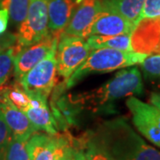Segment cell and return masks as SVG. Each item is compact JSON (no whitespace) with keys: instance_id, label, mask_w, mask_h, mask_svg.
I'll return each mask as SVG.
<instances>
[{"instance_id":"obj_8","label":"cell","mask_w":160,"mask_h":160,"mask_svg":"<svg viewBox=\"0 0 160 160\" xmlns=\"http://www.w3.org/2000/svg\"><path fill=\"white\" fill-rule=\"evenodd\" d=\"M126 104L136 130L152 144L160 148V109L134 96L128 98Z\"/></svg>"},{"instance_id":"obj_7","label":"cell","mask_w":160,"mask_h":160,"mask_svg":"<svg viewBox=\"0 0 160 160\" xmlns=\"http://www.w3.org/2000/svg\"><path fill=\"white\" fill-rule=\"evenodd\" d=\"M48 0H30L27 16L19 26L17 44L20 47L32 45L49 34Z\"/></svg>"},{"instance_id":"obj_17","label":"cell","mask_w":160,"mask_h":160,"mask_svg":"<svg viewBox=\"0 0 160 160\" xmlns=\"http://www.w3.org/2000/svg\"><path fill=\"white\" fill-rule=\"evenodd\" d=\"M144 0H102L103 6L120 13L134 26L140 20Z\"/></svg>"},{"instance_id":"obj_10","label":"cell","mask_w":160,"mask_h":160,"mask_svg":"<svg viewBox=\"0 0 160 160\" xmlns=\"http://www.w3.org/2000/svg\"><path fill=\"white\" fill-rule=\"evenodd\" d=\"M59 37L49 32L44 38L32 45L20 47L14 57L13 73L16 81L41 62L51 51L54 42Z\"/></svg>"},{"instance_id":"obj_18","label":"cell","mask_w":160,"mask_h":160,"mask_svg":"<svg viewBox=\"0 0 160 160\" xmlns=\"http://www.w3.org/2000/svg\"><path fill=\"white\" fill-rule=\"evenodd\" d=\"M30 0H0V8L6 9L12 22L20 26L27 16Z\"/></svg>"},{"instance_id":"obj_13","label":"cell","mask_w":160,"mask_h":160,"mask_svg":"<svg viewBox=\"0 0 160 160\" xmlns=\"http://www.w3.org/2000/svg\"><path fill=\"white\" fill-rule=\"evenodd\" d=\"M24 113L38 132H46L50 134L58 133L60 127L47 105V99L31 97L30 106Z\"/></svg>"},{"instance_id":"obj_24","label":"cell","mask_w":160,"mask_h":160,"mask_svg":"<svg viewBox=\"0 0 160 160\" xmlns=\"http://www.w3.org/2000/svg\"><path fill=\"white\" fill-rule=\"evenodd\" d=\"M13 137L12 132L7 126L3 113L0 109V160H3L8 144Z\"/></svg>"},{"instance_id":"obj_26","label":"cell","mask_w":160,"mask_h":160,"mask_svg":"<svg viewBox=\"0 0 160 160\" xmlns=\"http://www.w3.org/2000/svg\"><path fill=\"white\" fill-rule=\"evenodd\" d=\"M9 22V13L6 9H0V35L6 33Z\"/></svg>"},{"instance_id":"obj_19","label":"cell","mask_w":160,"mask_h":160,"mask_svg":"<svg viewBox=\"0 0 160 160\" xmlns=\"http://www.w3.org/2000/svg\"><path fill=\"white\" fill-rule=\"evenodd\" d=\"M6 97L10 102L23 112L30 106L31 97L17 82L6 86Z\"/></svg>"},{"instance_id":"obj_3","label":"cell","mask_w":160,"mask_h":160,"mask_svg":"<svg viewBox=\"0 0 160 160\" xmlns=\"http://www.w3.org/2000/svg\"><path fill=\"white\" fill-rule=\"evenodd\" d=\"M148 55L135 52H125L102 47L91 50L86 60L65 82V88H71L91 75L103 74L136 65Z\"/></svg>"},{"instance_id":"obj_29","label":"cell","mask_w":160,"mask_h":160,"mask_svg":"<svg viewBox=\"0 0 160 160\" xmlns=\"http://www.w3.org/2000/svg\"><path fill=\"white\" fill-rule=\"evenodd\" d=\"M73 160H74V159H73Z\"/></svg>"},{"instance_id":"obj_16","label":"cell","mask_w":160,"mask_h":160,"mask_svg":"<svg viewBox=\"0 0 160 160\" xmlns=\"http://www.w3.org/2000/svg\"><path fill=\"white\" fill-rule=\"evenodd\" d=\"M86 41L91 50L109 47L120 51L132 52L130 34H121L117 36L91 35L86 38Z\"/></svg>"},{"instance_id":"obj_21","label":"cell","mask_w":160,"mask_h":160,"mask_svg":"<svg viewBox=\"0 0 160 160\" xmlns=\"http://www.w3.org/2000/svg\"><path fill=\"white\" fill-rule=\"evenodd\" d=\"M140 65L145 79L160 86V55H149Z\"/></svg>"},{"instance_id":"obj_1","label":"cell","mask_w":160,"mask_h":160,"mask_svg":"<svg viewBox=\"0 0 160 160\" xmlns=\"http://www.w3.org/2000/svg\"><path fill=\"white\" fill-rule=\"evenodd\" d=\"M143 93L142 74L136 67L120 70L111 79L97 89L70 94L57 103V109L63 118L73 123L74 115L82 110L93 113L114 114L116 102L125 97L140 96Z\"/></svg>"},{"instance_id":"obj_11","label":"cell","mask_w":160,"mask_h":160,"mask_svg":"<svg viewBox=\"0 0 160 160\" xmlns=\"http://www.w3.org/2000/svg\"><path fill=\"white\" fill-rule=\"evenodd\" d=\"M102 10V0H77L72 16L64 33L86 38L93 21Z\"/></svg>"},{"instance_id":"obj_15","label":"cell","mask_w":160,"mask_h":160,"mask_svg":"<svg viewBox=\"0 0 160 160\" xmlns=\"http://www.w3.org/2000/svg\"><path fill=\"white\" fill-rule=\"evenodd\" d=\"M77 0H48V29L52 35L60 37L67 27Z\"/></svg>"},{"instance_id":"obj_25","label":"cell","mask_w":160,"mask_h":160,"mask_svg":"<svg viewBox=\"0 0 160 160\" xmlns=\"http://www.w3.org/2000/svg\"><path fill=\"white\" fill-rule=\"evenodd\" d=\"M17 43V37L12 33H4L0 35V52L14 46Z\"/></svg>"},{"instance_id":"obj_23","label":"cell","mask_w":160,"mask_h":160,"mask_svg":"<svg viewBox=\"0 0 160 160\" xmlns=\"http://www.w3.org/2000/svg\"><path fill=\"white\" fill-rule=\"evenodd\" d=\"M77 142L78 148L83 150L87 160H114L86 136L83 137Z\"/></svg>"},{"instance_id":"obj_12","label":"cell","mask_w":160,"mask_h":160,"mask_svg":"<svg viewBox=\"0 0 160 160\" xmlns=\"http://www.w3.org/2000/svg\"><path fill=\"white\" fill-rule=\"evenodd\" d=\"M134 25L120 13L103 6L102 10L92 24L91 35L117 36L121 34H131Z\"/></svg>"},{"instance_id":"obj_2","label":"cell","mask_w":160,"mask_h":160,"mask_svg":"<svg viewBox=\"0 0 160 160\" xmlns=\"http://www.w3.org/2000/svg\"><path fill=\"white\" fill-rule=\"evenodd\" d=\"M114 160H160V151L149 145L123 118L102 123L86 135Z\"/></svg>"},{"instance_id":"obj_20","label":"cell","mask_w":160,"mask_h":160,"mask_svg":"<svg viewBox=\"0 0 160 160\" xmlns=\"http://www.w3.org/2000/svg\"><path fill=\"white\" fill-rule=\"evenodd\" d=\"M20 49L17 44L0 52V86H4L14 66V57Z\"/></svg>"},{"instance_id":"obj_6","label":"cell","mask_w":160,"mask_h":160,"mask_svg":"<svg viewBox=\"0 0 160 160\" xmlns=\"http://www.w3.org/2000/svg\"><path fill=\"white\" fill-rule=\"evenodd\" d=\"M91 52L86 38L62 32L56 46L57 74L65 82L86 60Z\"/></svg>"},{"instance_id":"obj_28","label":"cell","mask_w":160,"mask_h":160,"mask_svg":"<svg viewBox=\"0 0 160 160\" xmlns=\"http://www.w3.org/2000/svg\"><path fill=\"white\" fill-rule=\"evenodd\" d=\"M74 160H87L86 159V156L84 154L83 150L78 147V149L76 150L74 155Z\"/></svg>"},{"instance_id":"obj_22","label":"cell","mask_w":160,"mask_h":160,"mask_svg":"<svg viewBox=\"0 0 160 160\" xmlns=\"http://www.w3.org/2000/svg\"><path fill=\"white\" fill-rule=\"evenodd\" d=\"M27 142L28 141L12 138L6 148L3 160H30Z\"/></svg>"},{"instance_id":"obj_27","label":"cell","mask_w":160,"mask_h":160,"mask_svg":"<svg viewBox=\"0 0 160 160\" xmlns=\"http://www.w3.org/2000/svg\"><path fill=\"white\" fill-rule=\"evenodd\" d=\"M150 104L154 105L158 109H160V93L159 92H152L149 97Z\"/></svg>"},{"instance_id":"obj_5","label":"cell","mask_w":160,"mask_h":160,"mask_svg":"<svg viewBox=\"0 0 160 160\" xmlns=\"http://www.w3.org/2000/svg\"><path fill=\"white\" fill-rule=\"evenodd\" d=\"M57 41L46 57L16 81L30 97L47 99L57 84Z\"/></svg>"},{"instance_id":"obj_9","label":"cell","mask_w":160,"mask_h":160,"mask_svg":"<svg viewBox=\"0 0 160 160\" xmlns=\"http://www.w3.org/2000/svg\"><path fill=\"white\" fill-rule=\"evenodd\" d=\"M132 51L160 55V16L141 18L130 34Z\"/></svg>"},{"instance_id":"obj_4","label":"cell","mask_w":160,"mask_h":160,"mask_svg":"<svg viewBox=\"0 0 160 160\" xmlns=\"http://www.w3.org/2000/svg\"><path fill=\"white\" fill-rule=\"evenodd\" d=\"M30 160H73L77 142L69 134L36 132L27 142Z\"/></svg>"},{"instance_id":"obj_14","label":"cell","mask_w":160,"mask_h":160,"mask_svg":"<svg viewBox=\"0 0 160 160\" xmlns=\"http://www.w3.org/2000/svg\"><path fill=\"white\" fill-rule=\"evenodd\" d=\"M0 109L14 138L28 141L36 132H38L26 114L16 108L7 99L0 103Z\"/></svg>"}]
</instances>
